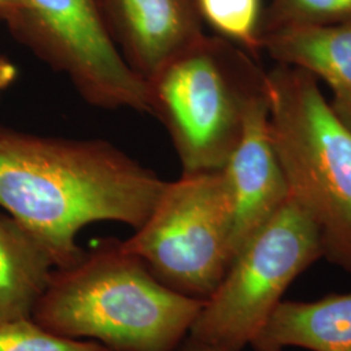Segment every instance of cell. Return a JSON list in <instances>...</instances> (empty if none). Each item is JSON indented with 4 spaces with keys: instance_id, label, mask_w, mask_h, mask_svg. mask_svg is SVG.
<instances>
[{
    "instance_id": "cell-3",
    "label": "cell",
    "mask_w": 351,
    "mask_h": 351,
    "mask_svg": "<svg viewBox=\"0 0 351 351\" xmlns=\"http://www.w3.org/2000/svg\"><path fill=\"white\" fill-rule=\"evenodd\" d=\"M146 82L149 113L167 129L182 173L220 171L251 104L268 91L267 73L247 51L206 34Z\"/></svg>"
},
{
    "instance_id": "cell-11",
    "label": "cell",
    "mask_w": 351,
    "mask_h": 351,
    "mask_svg": "<svg viewBox=\"0 0 351 351\" xmlns=\"http://www.w3.org/2000/svg\"><path fill=\"white\" fill-rule=\"evenodd\" d=\"M251 346L255 351H351V293L280 302Z\"/></svg>"
},
{
    "instance_id": "cell-5",
    "label": "cell",
    "mask_w": 351,
    "mask_h": 351,
    "mask_svg": "<svg viewBox=\"0 0 351 351\" xmlns=\"http://www.w3.org/2000/svg\"><path fill=\"white\" fill-rule=\"evenodd\" d=\"M324 256L319 230L291 197L239 249L204 301L189 339L242 351L259 335L290 284Z\"/></svg>"
},
{
    "instance_id": "cell-7",
    "label": "cell",
    "mask_w": 351,
    "mask_h": 351,
    "mask_svg": "<svg viewBox=\"0 0 351 351\" xmlns=\"http://www.w3.org/2000/svg\"><path fill=\"white\" fill-rule=\"evenodd\" d=\"M8 26L90 104L149 113L147 82L117 47L101 0H26Z\"/></svg>"
},
{
    "instance_id": "cell-18",
    "label": "cell",
    "mask_w": 351,
    "mask_h": 351,
    "mask_svg": "<svg viewBox=\"0 0 351 351\" xmlns=\"http://www.w3.org/2000/svg\"><path fill=\"white\" fill-rule=\"evenodd\" d=\"M175 351H223L219 350V349H215L213 346H208V345H204L202 342L198 341H194V339H184L180 346L176 349Z\"/></svg>"
},
{
    "instance_id": "cell-12",
    "label": "cell",
    "mask_w": 351,
    "mask_h": 351,
    "mask_svg": "<svg viewBox=\"0 0 351 351\" xmlns=\"http://www.w3.org/2000/svg\"><path fill=\"white\" fill-rule=\"evenodd\" d=\"M56 268L47 247L10 215H0V323L32 319Z\"/></svg>"
},
{
    "instance_id": "cell-2",
    "label": "cell",
    "mask_w": 351,
    "mask_h": 351,
    "mask_svg": "<svg viewBox=\"0 0 351 351\" xmlns=\"http://www.w3.org/2000/svg\"><path fill=\"white\" fill-rule=\"evenodd\" d=\"M203 304L165 287L123 241L107 239L53 269L33 319L55 335L110 351H175Z\"/></svg>"
},
{
    "instance_id": "cell-1",
    "label": "cell",
    "mask_w": 351,
    "mask_h": 351,
    "mask_svg": "<svg viewBox=\"0 0 351 351\" xmlns=\"http://www.w3.org/2000/svg\"><path fill=\"white\" fill-rule=\"evenodd\" d=\"M165 185L110 142L0 128V207L47 247L56 268L81 259L77 236L88 226L138 229Z\"/></svg>"
},
{
    "instance_id": "cell-14",
    "label": "cell",
    "mask_w": 351,
    "mask_h": 351,
    "mask_svg": "<svg viewBox=\"0 0 351 351\" xmlns=\"http://www.w3.org/2000/svg\"><path fill=\"white\" fill-rule=\"evenodd\" d=\"M351 20V0H271L261 36L290 26L329 25Z\"/></svg>"
},
{
    "instance_id": "cell-15",
    "label": "cell",
    "mask_w": 351,
    "mask_h": 351,
    "mask_svg": "<svg viewBox=\"0 0 351 351\" xmlns=\"http://www.w3.org/2000/svg\"><path fill=\"white\" fill-rule=\"evenodd\" d=\"M0 351H110L90 339H75L55 335L34 319L0 323Z\"/></svg>"
},
{
    "instance_id": "cell-10",
    "label": "cell",
    "mask_w": 351,
    "mask_h": 351,
    "mask_svg": "<svg viewBox=\"0 0 351 351\" xmlns=\"http://www.w3.org/2000/svg\"><path fill=\"white\" fill-rule=\"evenodd\" d=\"M261 51L277 64L300 68L324 81L332 90V111L351 130V20L264 33Z\"/></svg>"
},
{
    "instance_id": "cell-8",
    "label": "cell",
    "mask_w": 351,
    "mask_h": 351,
    "mask_svg": "<svg viewBox=\"0 0 351 351\" xmlns=\"http://www.w3.org/2000/svg\"><path fill=\"white\" fill-rule=\"evenodd\" d=\"M233 208V258L290 198L269 126L268 91L251 104L239 143L220 169Z\"/></svg>"
},
{
    "instance_id": "cell-16",
    "label": "cell",
    "mask_w": 351,
    "mask_h": 351,
    "mask_svg": "<svg viewBox=\"0 0 351 351\" xmlns=\"http://www.w3.org/2000/svg\"><path fill=\"white\" fill-rule=\"evenodd\" d=\"M26 0H0V19L7 24L25 8Z\"/></svg>"
},
{
    "instance_id": "cell-6",
    "label": "cell",
    "mask_w": 351,
    "mask_h": 351,
    "mask_svg": "<svg viewBox=\"0 0 351 351\" xmlns=\"http://www.w3.org/2000/svg\"><path fill=\"white\" fill-rule=\"evenodd\" d=\"M233 208L221 171L168 182L146 221L123 241L165 287L207 300L233 262Z\"/></svg>"
},
{
    "instance_id": "cell-4",
    "label": "cell",
    "mask_w": 351,
    "mask_h": 351,
    "mask_svg": "<svg viewBox=\"0 0 351 351\" xmlns=\"http://www.w3.org/2000/svg\"><path fill=\"white\" fill-rule=\"evenodd\" d=\"M267 82L271 134L290 197L314 221L324 256L351 274V130L314 75L277 64Z\"/></svg>"
},
{
    "instance_id": "cell-17",
    "label": "cell",
    "mask_w": 351,
    "mask_h": 351,
    "mask_svg": "<svg viewBox=\"0 0 351 351\" xmlns=\"http://www.w3.org/2000/svg\"><path fill=\"white\" fill-rule=\"evenodd\" d=\"M17 77V68L8 59L0 56V94L8 88Z\"/></svg>"
},
{
    "instance_id": "cell-9",
    "label": "cell",
    "mask_w": 351,
    "mask_h": 351,
    "mask_svg": "<svg viewBox=\"0 0 351 351\" xmlns=\"http://www.w3.org/2000/svg\"><path fill=\"white\" fill-rule=\"evenodd\" d=\"M113 39L145 81L204 36L198 0H101Z\"/></svg>"
},
{
    "instance_id": "cell-13",
    "label": "cell",
    "mask_w": 351,
    "mask_h": 351,
    "mask_svg": "<svg viewBox=\"0 0 351 351\" xmlns=\"http://www.w3.org/2000/svg\"><path fill=\"white\" fill-rule=\"evenodd\" d=\"M203 23L252 56L261 51L262 0H198Z\"/></svg>"
}]
</instances>
